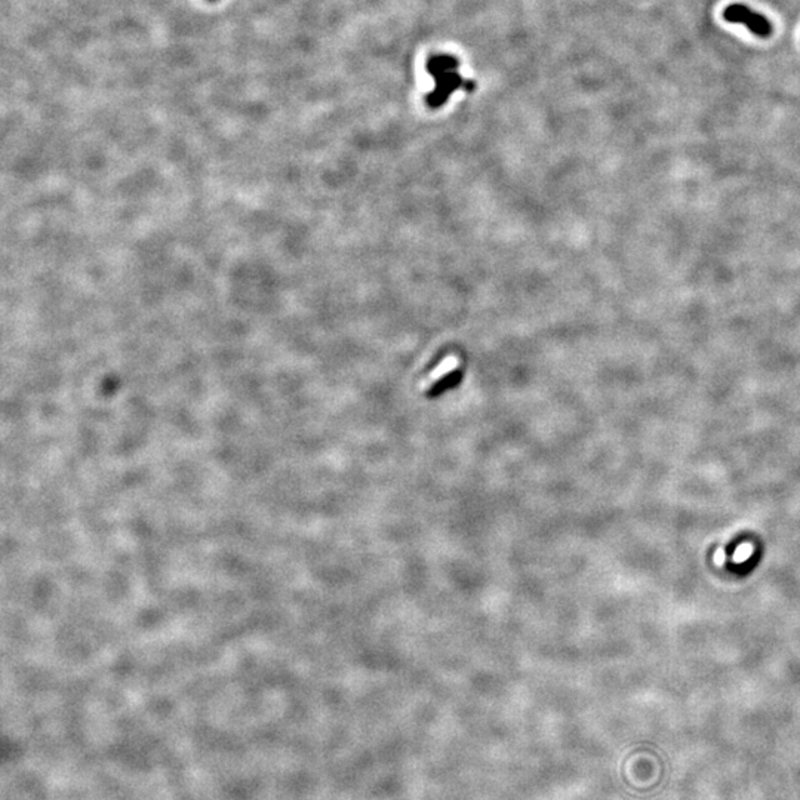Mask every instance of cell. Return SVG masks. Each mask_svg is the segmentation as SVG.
I'll return each mask as SVG.
<instances>
[{
	"label": "cell",
	"mask_w": 800,
	"mask_h": 800,
	"mask_svg": "<svg viewBox=\"0 0 800 800\" xmlns=\"http://www.w3.org/2000/svg\"><path fill=\"white\" fill-rule=\"evenodd\" d=\"M460 61L454 55L439 54L431 55L426 64L428 74L435 79V89L426 98V103L430 109L442 107L449 96L455 91L470 92L476 88L473 80H467L460 72Z\"/></svg>",
	"instance_id": "cell-1"
},
{
	"label": "cell",
	"mask_w": 800,
	"mask_h": 800,
	"mask_svg": "<svg viewBox=\"0 0 800 800\" xmlns=\"http://www.w3.org/2000/svg\"><path fill=\"white\" fill-rule=\"evenodd\" d=\"M723 18L728 23L744 24L753 33V35L762 39H768L772 35V24L768 21V18L763 16L762 13H757L753 9H750L745 5H740V4L729 5L723 11Z\"/></svg>",
	"instance_id": "cell-2"
}]
</instances>
